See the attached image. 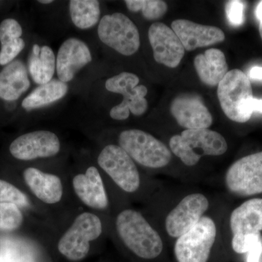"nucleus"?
Instances as JSON below:
<instances>
[{
  "label": "nucleus",
  "instance_id": "obj_1",
  "mask_svg": "<svg viewBox=\"0 0 262 262\" xmlns=\"http://www.w3.org/2000/svg\"><path fill=\"white\" fill-rule=\"evenodd\" d=\"M115 229L122 244L138 257L152 260L163 253V237L141 212L122 210L115 219Z\"/></svg>",
  "mask_w": 262,
  "mask_h": 262
},
{
  "label": "nucleus",
  "instance_id": "obj_2",
  "mask_svg": "<svg viewBox=\"0 0 262 262\" xmlns=\"http://www.w3.org/2000/svg\"><path fill=\"white\" fill-rule=\"evenodd\" d=\"M169 147L184 165L195 166L205 156H221L228 149L222 134L209 128L184 130L169 141Z\"/></svg>",
  "mask_w": 262,
  "mask_h": 262
},
{
  "label": "nucleus",
  "instance_id": "obj_3",
  "mask_svg": "<svg viewBox=\"0 0 262 262\" xmlns=\"http://www.w3.org/2000/svg\"><path fill=\"white\" fill-rule=\"evenodd\" d=\"M219 233L216 220L206 213L190 230L176 239L173 251L177 262H208Z\"/></svg>",
  "mask_w": 262,
  "mask_h": 262
},
{
  "label": "nucleus",
  "instance_id": "obj_4",
  "mask_svg": "<svg viewBox=\"0 0 262 262\" xmlns=\"http://www.w3.org/2000/svg\"><path fill=\"white\" fill-rule=\"evenodd\" d=\"M118 143L136 163L144 168H163L172 160V152L168 146L146 131L139 129L122 131Z\"/></svg>",
  "mask_w": 262,
  "mask_h": 262
},
{
  "label": "nucleus",
  "instance_id": "obj_5",
  "mask_svg": "<svg viewBox=\"0 0 262 262\" xmlns=\"http://www.w3.org/2000/svg\"><path fill=\"white\" fill-rule=\"evenodd\" d=\"M103 229L98 215L91 212L81 213L58 241V251L70 261H81L89 254L91 243L101 237Z\"/></svg>",
  "mask_w": 262,
  "mask_h": 262
},
{
  "label": "nucleus",
  "instance_id": "obj_6",
  "mask_svg": "<svg viewBox=\"0 0 262 262\" xmlns=\"http://www.w3.org/2000/svg\"><path fill=\"white\" fill-rule=\"evenodd\" d=\"M139 77L130 72H122L106 81L105 88L108 91L123 96L122 102L110 110V115L113 120H127L130 113L141 116L147 111L148 102L145 98L147 88L144 84L139 85Z\"/></svg>",
  "mask_w": 262,
  "mask_h": 262
},
{
  "label": "nucleus",
  "instance_id": "obj_7",
  "mask_svg": "<svg viewBox=\"0 0 262 262\" xmlns=\"http://www.w3.org/2000/svg\"><path fill=\"white\" fill-rule=\"evenodd\" d=\"M100 168L127 194H135L141 187L140 172L128 154L117 144H108L98 156Z\"/></svg>",
  "mask_w": 262,
  "mask_h": 262
},
{
  "label": "nucleus",
  "instance_id": "obj_8",
  "mask_svg": "<svg viewBox=\"0 0 262 262\" xmlns=\"http://www.w3.org/2000/svg\"><path fill=\"white\" fill-rule=\"evenodd\" d=\"M100 40L123 56H130L139 51L140 34L136 24L121 13L104 15L98 27Z\"/></svg>",
  "mask_w": 262,
  "mask_h": 262
},
{
  "label": "nucleus",
  "instance_id": "obj_9",
  "mask_svg": "<svg viewBox=\"0 0 262 262\" xmlns=\"http://www.w3.org/2000/svg\"><path fill=\"white\" fill-rule=\"evenodd\" d=\"M211 208L209 198L201 192L186 194L167 213L164 229L170 238L177 239L198 223Z\"/></svg>",
  "mask_w": 262,
  "mask_h": 262
},
{
  "label": "nucleus",
  "instance_id": "obj_10",
  "mask_svg": "<svg viewBox=\"0 0 262 262\" xmlns=\"http://www.w3.org/2000/svg\"><path fill=\"white\" fill-rule=\"evenodd\" d=\"M217 95L226 116L239 123L248 122L244 107L248 100L253 98V91L250 79L243 71H229L218 84Z\"/></svg>",
  "mask_w": 262,
  "mask_h": 262
},
{
  "label": "nucleus",
  "instance_id": "obj_11",
  "mask_svg": "<svg viewBox=\"0 0 262 262\" xmlns=\"http://www.w3.org/2000/svg\"><path fill=\"white\" fill-rule=\"evenodd\" d=\"M231 194L250 196L262 193V151L245 156L232 163L225 177Z\"/></svg>",
  "mask_w": 262,
  "mask_h": 262
},
{
  "label": "nucleus",
  "instance_id": "obj_12",
  "mask_svg": "<svg viewBox=\"0 0 262 262\" xmlns=\"http://www.w3.org/2000/svg\"><path fill=\"white\" fill-rule=\"evenodd\" d=\"M61 151V141L50 130H35L18 136L10 145L13 158L24 161L56 156Z\"/></svg>",
  "mask_w": 262,
  "mask_h": 262
},
{
  "label": "nucleus",
  "instance_id": "obj_13",
  "mask_svg": "<svg viewBox=\"0 0 262 262\" xmlns=\"http://www.w3.org/2000/svg\"><path fill=\"white\" fill-rule=\"evenodd\" d=\"M155 61L176 68L182 61L185 49L173 29L161 22L151 24L148 32Z\"/></svg>",
  "mask_w": 262,
  "mask_h": 262
},
{
  "label": "nucleus",
  "instance_id": "obj_14",
  "mask_svg": "<svg viewBox=\"0 0 262 262\" xmlns=\"http://www.w3.org/2000/svg\"><path fill=\"white\" fill-rule=\"evenodd\" d=\"M170 110L177 123L185 130L208 128L213 122L211 113L196 95L177 96L172 101Z\"/></svg>",
  "mask_w": 262,
  "mask_h": 262
},
{
  "label": "nucleus",
  "instance_id": "obj_15",
  "mask_svg": "<svg viewBox=\"0 0 262 262\" xmlns=\"http://www.w3.org/2000/svg\"><path fill=\"white\" fill-rule=\"evenodd\" d=\"M88 45L75 37L62 43L56 56V73L58 80L68 83L85 66L92 61Z\"/></svg>",
  "mask_w": 262,
  "mask_h": 262
},
{
  "label": "nucleus",
  "instance_id": "obj_16",
  "mask_svg": "<svg viewBox=\"0 0 262 262\" xmlns=\"http://www.w3.org/2000/svg\"><path fill=\"white\" fill-rule=\"evenodd\" d=\"M72 187L84 206L96 211H105L110 206L104 182L96 167L90 166L84 173L75 175L72 179Z\"/></svg>",
  "mask_w": 262,
  "mask_h": 262
},
{
  "label": "nucleus",
  "instance_id": "obj_17",
  "mask_svg": "<svg viewBox=\"0 0 262 262\" xmlns=\"http://www.w3.org/2000/svg\"><path fill=\"white\" fill-rule=\"evenodd\" d=\"M171 29L178 36L185 51L207 47L225 39V33L218 27L201 25L184 19L173 20Z\"/></svg>",
  "mask_w": 262,
  "mask_h": 262
},
{
  "label": "nucleus",
  "instance_id": "obj_18",
  "mask_svg": "<svg viewBox=\"0 0 262 262\" xmlns=\"http://www.w3.org/2000/svg\"><path fill=\"white\" fill-rule=\"evenodd\" d=\"M24 179L32 194L46 204H57L63 198V183L55 174L30 167L24 170Z\"/></svg>",
  "mask_w": 262,
  "mask_h": 262
},
{
  "label": "nucleus",
  "instance_id": "obj_19",
  "mask_svg": "<svg viewBox=\"0 0 262 262\" xmlns=\"http://www.w3.org/2000/svg\"><path fill=\"white\" fill-rule=\"evenodd\" d=\"M232 237L259 234L262 231V198H252L234 208L229 215Z\"/></svg>",
  "mask_w": 262,
  "mask_h": 262
},
{
  "label": "nucleus",
  "instance_id": "obj_20",
  "mask_svg": "<svg viewBox=\"0 0 262 262\" xmlns=\"http://www.w3.org/2000/svg\"><path fill=\"white\" fill-rule=\"evenodd\" d=\"M31 86L27 66L15 60L0 72V99L14 101L25 94Z\"/></svg>",
  "mask_w": 262,
  "mask_h": 262
},
{
  "label": "nucleus",
  "instance_id": "obj_21",
  "mask_svg": "<svg viewBox=\"0 0 262 262\" xmlns=\"http://www.w3.org/2000/svg\"><path fill=\"white\" fill-rule=\"evenodd\" d=\"M196 74L203 83L218 85L228 72V64L225 53L216 48L207 50L194 59Z\"/></svg>",
  "mask_w": 262,
  "mask_h": 262
},
{
  "label": "nucleus",
  "instance_id": "obj_22",
  "mask_svg": "<svg viewBox=\"0 0 262 262\" xmlns=\"http://www.w3.org/2000/svg\"><path fill=\"white\" fill-rule=\"evenodd\" d=\"M29 75L36 84L41 85L53 80L56 72V57L48 46L34 44L28 60Z\"/></svg>",
  "mask_w": 262,
  "mask_h": 262
},
{
  "label": "nucleus",
  "instance_id": "obj_23",
  "mask_svg": "<svg viewBox=\"0 0 262 262\" xmlns=\"http://www.w3.org/2000/svg\"><path fill=\"white\" fill-rule=\"evenodd\" d=\"M23 34L20 24L13 18H7L0 24V65L6 66L20 54L26 46L21 38Z\"/></svg>",
  "mask_w": 262,
  "mask_h": 262
},
{
  "label": "nucleus",
  "instance_id": "obj_24",
  "mask_svg": "<svg viewBox=\"0 0 262 262\" xmlns=\"http://www.w3.org/2000/svg\"><path fill=\"white\" fill-rule=\"evenodd\" d=\"M69 91L67 83L53 79L33 90L22 101L21 106L27 111L47 106L64 98Z\"/></svg>",
  "mask_w": 262,
  "mask_h": 262
},
{
  "label": "nucleus",
  "instance_id": "obj_25",
  "mask_svg": "<svg viewBox=\"0 0 262 262\" xmlns=\"http://www.w3.org/2000/svg\"><path fill=\"white\" fill-rule=\"evenodd\" d=\"M72 23L77 28H93L100 21L101 9L97 0H71L69 4Z\"/></svg>",
  "mask_w": 262,
  "mask_h": 262
},
{
  "label": "nucleus",
  "instance_id": "obj_26",
  "mask_svg": "<svg viewBox=\"0 0 262 262\" xmlns=\"http://www.w3.org/2000/svg\"><path fill=\"white\" fill-rule=\"evenodd\" d=\"M127 9L133 13L141 11L146 20H158L168 11V5L160 0H126Z\"/></svg>",
  "mask_w": 262,
  "mask_h": 262
},
{
  "label": "nucleus",
  "instance_id": "obj_27",
  "mask_svg": "<svg viewBox=\"0 0 262 262\" xmlns=\"http://www.w3.org/2000/svg\"><path fill=\"white\" fill-rule=\"evenodd\" d=\"M23 222L24 214L20 207L12 203H0V230H15Z\"/></svg>",
  "mask_w": 262,
  "mask_h": 262
},
{
  "label": "nucleus",
  "instance_id": "obj_28",
  "mask_svg": "<svg viewBox=\"0 0 262 262\" xmlns=\"http://www.w3.org/2000/svg\"><path fill=\"white\" fill-rule=\"evenodd\" d=\"M0 203H12L20 208L30 206L28 196L13 184L3 179H0Z\"/></svg>",
  "mask_w": 262,
  "mask_h": 262
},
{
  "label": "nucleus",
  "instance_id": "obj_29",
  "mask_svg": "<svg viewBox=\"0 0 262 262\" xmlns=\"http://www.w3.org/2000/svg\"><path fill=\"white\" fill-rule=\"evenodd\" d=\"M245 4L238 0L228 1L226 4L225 11L227 18L231 25L239 27L244 24Z\"/></svg>",
  "mask_w": 262,
  "mask_h": 262
},
{
  "label": "nucleus",
  "instance_id": "obj_30",
  "mask_svg": "<svg viewBox=\"0 0 262 262\" xmlns=\"http://www.w3.org/2000/svg\"><path fill=\"white\" fill-rule=\"evenodd\" d=\"M261 239V233L249 234L244 237H232V248L239 254L248 253Z\"/></svg>",
  "mask_w": 262,
  "mask_h": 262
},
{
  "label": "nucleus",
  "instance_id": "obj_31",
  "mask_svg": "<svg viewBox=\"0 0 262 262\" xmlns=\"http://www.w3.org/2000/svg\"><path fill=\"white\" fill-rule=\"evenodd\" d=\"M255 112L262 113V99L251 98L245 105L244 115L248 121Z\"/></svg>",
  "mask_w": 262,
  "mask_h": 262
},
{
  "label": "nucleus",
  "instance_id": "obj_32",
  "mask_svg": "<svg viewBox=\"0 0 262 262\" xmlns=\"http://www.w3.org/2000/svg\"><path fill=\"white\" fill-rule=\"evenodd\" d=\"M247 253V262H260L262 255V239L256 243Z\"/></svg>",
  "mask_w": 262,
  "mask_h": 262
},
{
  "label": "nucleus",
  "instance_id": "obj_33",
  "mask_svg": "<svg viewBox=\"0 0 262 262\" xmlns=\"http://www.w3.org/2000/svg\"><path fill=\"white\" fill-rule=\"evenodd\" d=\"M249 78L252 80L262 81V67H253L248 73Z\"/></svg>",
  "mask_w": 262,
  "mask_h": 262
},
{
  "label": "nucleus",
  "instance_id": "obj_34",
  "mask_svg": "<svg viewBox=\"0 0 262 262\" xmlns=\"http://www.w3.org/2000/svg\"><path fill=\"white\" fill-rule=\"evenodd\" d=\"M255 14H256V18H257L258 21H259L258 30H259L260 36H261L262 39V1L259 2L257 6H256Z\"/></svg>",
  "mask_w": 262,
  "mask_h": 262
},
{
  "label": "nucleus",
  "instance_id": "obj_35",
  "mask_svg": "<svg viewBox=\"0 0 262 262\" xmlns=\"http://www.w3.org/2000/svg\"><path fill=\"white\" fill-rule=\"evenodd\" d=\"M39 2L40 4H44V5H48V4H51V3H53V1H52V0H45V1H43V0H41V1H38Z\"/></svg>",
  "mask_w": 262,
  "mask_h": 262
}]
</instances>
